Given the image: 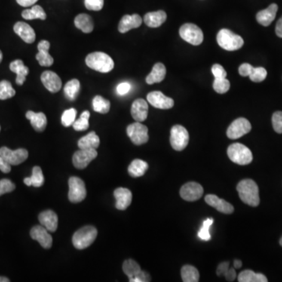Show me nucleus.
I'll list each match as a JSON object with an SVG mask.
<instances>
[{
  "label": "nucleus",
  "instance_id": "1",
  "mask_svg": "<svg viewBox=\"0 0 282 282\" xmlns=\"http://www.w3.org/2000/svg\"><path fill=\"white\" fill-rule=\"evenodd\" d=\"M237 191L239 197L245 204L249 205L252 207L259 206L260 203L259 188L255 181L251 179L240 181L237 186Z\"/></svg>",
  "mask_w": 282,
  "mask_h": 282
},
{
  "label": "nucleus",
  "instance_id": "2",
  "mask_svg": "<svg viewBox=\"0 0 282 282\" xmlns=\"http://www.w3.org/2000/svg\"><path fill=\"white\" fill-rule=\"evenodd\" d=\"M86 64L89 68L102 73L111 72L115 66L111 56L103 52H93L87 55Z\"/></svg>",
  "mask_w": 282,
  "mask_h": 282
},
{
  "label": "nucleus",
  "instance_id": "3",
  "mask_svg": "<svg viewBox=\"0 0 282 282\" xmlns=\"http://www.w3.org/2000/svg\"><path fill=\"white\" fill-rule=\"evenodd\" d=\"M216 40L219 47L228 51L239 50L244 45V40L240 35L227 28H223L218 32Z\"/></svg>",
  "mask_w": 282,
  "mask_h": 282
},
{
  "label": "nucleus",
  "instance_id": "4",
  "mask_svg": "<svg viewBox=\"0 0 282 282\" xmlns=\"http://www.w3.org/2000/svg\"><path fill=\"white\" fill-rule=\"evenodd\" d=\"M97 236V230L93 226H86L74 234L72 243L77 249H84L93 244Z\"/></svg>",
  "mask_w": 282,
  "mask_h": 282
},
{
  "label": "nucleus",
  "instance_id": "5",
  "mask_svg": "<svg viewBox=\"0 0 282 282\" xmlns=\"http://www.w3.org/2000/svg\"><path fill=\"white\" fill-rule=\"evenodd\" d=\"M228 155L233 163L240 166H246L250 164L253 159L252 151L249 148L241 145L235 143L230 145L228 149Z\"/></svg>",
  "mask_w": 282,
  "mask_h": 282
},
{
  "label": "nucleus",
  "instance_id": "6",
  "mask_svg": "<svg viewBox=\"0 0 282 282\" xmlns=\"http://www.w3.org/2000/svg\"><path fill=\"white\" fill-rule=\"evenodd\" d=\"M179 35L185 41L193 46H198L204 39L203 31L194 24L188 23L179 28Z\"/></svg>",
  "mask_w": 282,
  "mask_h": 282
},
{
  "label": "nucleus",
  "instance_id": "7",
  "mask_svg": "<svg viewBox=\"0 0 282 282\" xmlns=\"http://www.w3.org/2000/svg\"><path fill=\"white\" fill-rule=\"evenodd\" d=\"M189 143V133L184 126L176 125L170 132V144L172 148L177 151L185 150Z\"/></svg>",
  "mask_w": 282,
  "mask_h": 282
},
{
  "label": "nucleus",
  "instance_id": "8",
  "mask_svg": "<svg viewBox=\"0 0 282 282\" xmlns=\"http://www.w3.org/2000/svg\"><path fill=\"white\" fill-rule=\"evenodd\" d=\"M69 191L68 198L72 203H81L87 197V189L83 179L76 176H72L68 180Z\"/></svg>",
  "mask_w": 282,
  "mask_h": 282
},
{
  "label": "nucleus",
  "instance_id": "9",
  "mask_svg": "<svg viewBox=\"0 0 282 282\" xmlns=\"http://www.w3.org/2000/svg\"><path fill=\"white\" fill-rule=\"evenodd\" d=\"M126 133L132 142L136 145L146 144L149 139L148 127L145 125L141 124L139 122L128 126L126 129Z\"/></svg>",
  "mask_w": 282,
  "mask_h": 282
},
{
  "label": "nucleus",
  "instance_id": "10",
  "mask_svg": "<svg viewBox=\"0 0 282 282\" xmlns=\"http://www.w3.org/2000/svg\"><path fill=\"white\" fill-rule=\"evenodd\" d=\"M251 130H252V126L249 120L245 118H238L230 125L227 131V135L230 139H238L249 133Z\"/></svg>",
  "mask_w": 282,
  "mask_h": 282
},
{
  "label": "nucleus",
  "instance_id": "11",
  "mask_svg": "<svg viewBox=\"0 0 282 282\" xmlns=\"http://www.w3.org/2000/svg\"><path fill=\"white\" fill-rule=\"evenodd\" d=\"M0 155L10 166H17L28 158V152L24 148L12 151L7 147H3L0 148Z\"/></svg>",
  "mask_w": 282,
  "mask_h": 282
},
{
  "label": "nucleus",
  "instance_id": "12",
  "mask_svg": "<svg viewBox=\"0 0 282 282\" xmlns=\"http://www.w3.org/2000/svg\"><path fill=\"white\" fill-rule=\"evenodd\" d=\"M97 157V151L94 148L80 149L74 154L72 162L76 169H83Z\"/></svg>",
  "mask_w": 282,
  "mask_h": 282
},
{
  "label": "nucleus",
  "instance_id": "13",
  "mask_svg": "<svg viewBox=\"0 0 282 282\" xmlns=\"http://www.w3.org/2000/svg\"><path fill=\"white\" fill-rule=\"evenodd\" d=\"M203 187L196 182H189L181 188L179 194L183 199L188 202H194L199 199L203 195Z\"/></svg>",
  "mask_w": 282,
  "mask_h": 282
},
{
  "label": "nucleus",
  "instance_id": "14",
  "mask_svg": "<svg viewBox=\"0 0 282 282\" xmlns=\"http://www.w3.org/2000/svg\"><path fill=\"white\" fill-rule=\"evenodd\" d=\"M147 99L153 107L158 109H170L174 106V100L160 91L151 92L147 96Z\"/></svg>",
  "mask_w": 282,
  "mask_h": 282
},
{
  "label": "nucleus",
  "instance_id": "15",
  "mask_svg": "<svg viewBox=\"0 0 282 282\" xmlns=\"http://www.w3.org/2000/svg\"><path fill=\"white\" fill-rule=\"evenodd\" d=\"M31 237L39 243L44 249H50L53 244L52 236L44 226H35L30 231Z\"/></svg>",
  "mask_w": 282,
  "mask_h": 282
},
{
  "label": "nucleus",
  "instance_id": "16",
  "mask_svg": "<svg viewBox=\"0 0 282 282\" xmlns=\"http://www.w3.org/2000/svg\"><path fill=\"white\" fill-rule=\"evenodd\" d=\"M41 81L47 90L51 93H57L62 89V79L57 74L52 71H45L42 74Z\"/></svg>",
  "mask_w": 282,
  "mask_h": 282
},
{
  "label": "nucleus",
  "instance_id": "17",
  "mask_svg": "<svg viewBox=\"0 0 282 282\" xmlns=\"http://www.w3.org/2000/svg\"><path fill=\"white\" fill-rule=\"evenodd\" d=\"M205 201L209 206L224 214H231L234 213V209L232 205L215 194H208L205 197Z\"/></svg>",
  "mask_w": 282,
  "mask_h": 282
},
{
  "label": "nucleus",
  "instance_id": "18",
  "mask_svg": "<svg viewBox=\"0 0 282 282\" xmlns=\"http://www.w3.org/2000/svg\"><path fill=\"white\" fill-rule=\"evenodd\" d=\"M50 42L47 40H42L38 43V53L36 55V60L38 64L43 67H50L53 64V56L48 53L50 50Z\"/></svg>",
  "mask_w": 282,
  "mask_h": 282
},
{
  "label": "nucleus",
  "instance_id": "19",
  "mask_svg": "<svg viewBox=\"0 0 282 282\" xmlns=\"http://www.w3.org/2000/svg\"><path fill=\"white\" fill-rule=\"evenodd\" d=\"M13 31L27 44H33L35 42V31L30 25L25 22H17L13 26Z\"/></svg>",
  "mask_w": 282,
  "mask_h": 282
},
{
  "label": "nucleus",
  "instance_id": "20",
  "mask_svg": "<svg viewBox=\"0 0 282 282\" xmlns=\"http://www.w3.org/2000/svg\"><path fill=\"white\" fill-rule=\"evenodd\" d=\"M114 196L116 199L115 207L118 210H125L130 206L133 199V194L131 191L127 188H117L114 191Z\"/></svg>",
  "mask_w": 282,
  "mask_h": 282
},
{
  "label": "nucleus",
  "instance_id": "21",
  "mask_svg": "<svg viewBox=\"0 0 282 282\" xmlns=\"http://www.w3.org/2000/svg\"><path fill=\"white\" fill-rule=\"evenodd\" d=\"M38 220L42 226L50 232H55L57 229L58 225V217L53 211L46 210L40 213L38 216Z\"/></svg>",
  "mask_w": 282,
  "mask_h": 282
},
{
  "label": "nucleus",
  "instance_id": "22",
  "mask_svg": "<svg viewBox=\"0 0 282 282\" xmlns=\"http://www.w3.org/2000/svg\"><path fill=\"white\" fill-rule=\"evenodd\" d=\"M142 22H143V20L138 14H133V15L126 14V15L123 16L118 24V32L120 33H126L133 28H139Z\"/></svg>",
  "mask_w": 282,
  "mask_h": 282
},
{
  "label": "nucleus",
  "instance_id": "23",
  "mask_svg": "<svg viewBox=\"0 0 282 282\" xmlns=\"http://www.w3.org/2000/svg\"><path fill=\"white\" fill-rule=\"evenodd\" d=\"M131 115L135 121L142 123L148 118V105L144 99L134 100L131 107Z\"/></svg>",
  "mask_w": 282,
  "mask_h": 282
},
{
  "label": "nucleus",
  "instance_id": "24",
  "mask_svg": "<svg viewBox=\"0 0 282 282\" xmlns=\"http://www.w3.org/2000/svg\"><path fill=\"white\" fill-rule=\"evenodd\" d=\"M278 7L277 4H272L265 10H260L256 14L258 23L264 27L269 26L276 17Z\"/></svg>",
  "mask_w": 282,
  "mask_h": 282
},
{
  "label": "nucleus",
  "instance_id": "25",
  "mask_svg": "<svg viewBox=\"0 0 282 282\" xmlns=\"http://www.w3.org/2000/svg\"><path fill=\"white\" fill-rule=\"evenodd\" d=\"M26 118L30 121L34 130L37 132H44L47 125V118L43 112L35 113L32 111H27Z\"/></svg>",
  "mask_w": 282,
  "mask_h": 282
},
{
  "label": "nucleus",
  "instance_id": "26",
  "mask_svg": "<svg viewBox=\"0 0 282 282\" xmlns=\"http://www.w3.org/2000/svg\"><path fill=\"white\" fill-rule=\"evenodd\" d=\"M167 18V14L163 10L158 11L150 12L146 13L144 17V22L146 24L147 26L150 28H158L161 26Z\"/></svg>",
  "mask_w": 282,
  "mask_h": 282
},
{
  "label": "nucleus",
  "instance_id": "27",
  "mask_svg": "<svg viewBox=\"0 0 282 282\" xmlns=\"http://www.w3.org/2000/svg\"><path fill=\"white\" fill-rule=\"evenodd\" d=\"M10 69L17 75L16 83L18 86H22L26 80L27 75L29 73L28 67L25 66L22 60H15L10 63Z\"/></svg>",
  "mask_w": 282,
  "mask_h": 282
},
{
  "label": "nucleus",
  "instance_id": "28",
  "mask_svg": "<svg viewBox=\"0 0 282 282\" xmlns=\"http://www.w3.org/2000/svg\"><path fill=\"white\" fill-rule=\"evenodd\" d=\"M75 27L84 33H90L94 28L93 19L87 13H80L74 21Z\"/></svg>",
  "mask_w": 282,
  "mask_h": 282
},
{
  "label": "nucleus",
  "instance_id": "29",
  "mask_svg": "<svg viewBox=\"0 0 282 282\" xmlns=\"http://www.w3.org/2000/svg\"><path fill=\"white\" fill-rule=\"evenodd\" d=\"M166 75V68L162 63H157L153 67L151 73L147 76L146 83L148 85L159 83L164 80Z\"/></svg>",
  "mask_w": 282,
  "mask_h": 282
},
{
  "label": "nucleus",
  "instance_id": "30",
  "mask_svg": "<svg viewBox=\"0 0 282 282\" xmlns=\"http://www.w3.org/2000/svg\"><path fill=\"white\" fill-rule=\"evenodd\" d=\"M100 138L96 133L90 132L78 140V146L80 149H88V148L96 149L100 146Z\"/></svg>",
  "mask_w": 282,
  "mask_h": 282
},
{
  "label": "nucleus",
  "instance_id": "31",
  "mask_svg": "<svg viewBox=\"0 0 282 282\" xmlns=\"http://www.w3.org/2000/svg\"><path fill=\"white\" fill-rule=\"evenodd\" d=\"M148 169V164L146 162L140 159H135L129 166V174L133 178L140 177L145 175Z\"/></svg>",
  "mask_w": 282,
  "mask_h": 282
},
{
  "label": "nucleus",
  "instance_id": "32",
  "mask_svg": "<svg viewBox=\"0 0 282 282\" xmlns=\"http://www.w3.org/2000/svg\"><path fill=\"white\" fill-rule=\"evenodd\" d=\"M24 183L27 186H34L35 188H39L42 185H44V176L41 168L39 166H35L32 169V176L25 178Z\"/></svg>",
  "mask_w": 282,
  "mask_h": 282
},
{
  "label": "nucleus",
  "instance_id": "33",
  "mask_svg": "<svg viewBox=\"0 0 282 282\" xmlns=\"http://www.w3.org/2000/svg\"><path fill=\"white\" fill-rule=\"evenodd\" d=\"M239 282H267V277L260 273H255L251 270L241 271L237 277Z\"/></svg>",
  "mask_w": 282,
  "mask_h": 282
},
{
  "label": "nucleus",
  "instance_id": "34",
  "mask_svg": "<svg viewBox=\"0 0 282 282\" xmlns=\"http://www.w3.org/2000/svg\"><path fill=\"white\" fill-rule=\"evenodd\" d=\"M80 91V83L76 78L70 80L66 83L64 88L65 96L70 102H74L78 96Z\"/></svg>",
  "mask_w": 282,
  "mask_h": 282
},
{
  "label": "nucleus",
  "instance_id": "35",
  "mask_svg": "<svg viewBox=\"0 0 282 282\" xmlns=\"http://www.w3.org/2000/svg\"><path fill=\"white\" fill-rule=\"evenodd\" d=\"M123 269L126 275L130 279V282H133V280L141 272L140 267H139V264L133 259H127V260L125 261L123 263Z\"/></svg>",
  "mask_w": 282,
  "mask_h": 282
},
{
  "label": "nucleus",
  "instance_id": "36",
  "mask_svg": "<svg viewBox=\"0 0 282 282\" xmlns=\"http://www.w3.org/2000/svg\"><path fill=\"white\" fill-rule=\"evenodd\" d=\"M22 16L25 20H34V19L46 20L47 19L46 12L38 5L33 6L31 9L24 10Z\"/></svg>",
  "mask_w": 282,
  "mask_h": 282
},
{
  "label": "nucleus",
  "instance_id": "37",
  "mask_svg": "<svg viewBox=\"0 0 282 282\" xmlns=\"http://www.w3.org/2000/svg\"><path fill=\"white\" fill-rule=\"evenodd\" d=\"M181 277L183 281L197 282L199 280L200 274L195 267L191 265H185L181 269Z\"/></svg>",
  "mask_w": 282,
  "mask_h": 282
},
{
  "label": "nucleus",
  "instance_id": "38",
  "mask_svg": "<svg viewBox=\"0 0 282 282\" xmlns=\"http://www.w3.org/2000/svg\"><path fill=\"white\" fill-rule=\"evenodd\" d=\"M93 108L96 112L100 114H106L110 111L111 103L109 100H107L102 96H96L93 98Z\"/></svg>",
  "mask_w": 282,
  "mask_h": 282
},
{
  "label": "nucleus",
  "instance_id": "39",
  "mask_svg": "<svg viewBox=\"0 0 282 282\" xmlns=\"http://www.w3.org/2000/svg\"><path fill=\"white\" fill-rule=\"evenodd\" d=\"M16 91L7 80L0 82V100H4L15 96Z\"/></svg>",
  "mask_w": 282,
  "mask_h": 282
},
{
  "label": "nucleus",
  "instance_id": "40",
  "mask_svg": "<svg viewBox=\"0 0 282 282\" xmlns=\"http://www.w3.org/2000/svg\"><path fill=\"white\" fill-rule=\"evenodd\" d=\"M90 113L88 111H84L80 115V118L78 120H75L73 123L74 130L76 131H85L89 128V118H90Z\"/></svg>",
  "mask_w": 282,
  "mask_h": 282
},
{
  "label": "nucleus",
  "instance_id": "41",
  "mask_svg": "<svg viewBox=\"0 0 282 282\" xmlns=\"http://www.w3.org/2000/svg\"><path fill=\"white\" fill-rule=\"evenodd\" d=\"M77 111L75 108L65 110L62 114V123L65 127H69L75 123Z\"/></svg>",
  "mask_w": 282,
  "mask_h": 282
},
{
  "label": "nucleus",
  "instance_id": "42",
  "mask_svg": "<svg viewBox=\"0 0 282 282\" xmlns=\"http://www.w3.org/2000/svg\"><path fill=\"white\" fill-rule=\"evenodd\" d=\"M213 87L216 93L223 94V93H227L230 90L231 83H230L229 80L226 78H215Z\"/></svg>",
  "mask_w": 282,
  "mask_h": 282
},
{
  "label": "nucleus",
  "instance_id": "43",
  "mask_svg": "<svg viewBox=\"0 0 282 282\" xmlns=\"http://www.w3.org/2000/svg\"><path fill=\"white\" fill-rule=\"evenodd\" d=\"M267 75V70L263 67H258V68H253L249 77L251 81L254 83H261L266 79Z\"/></svg>",
  "mask_w": 282,
  "mask_h": 282
},
{
  "label": "nucleus",
  "instance_id": "44",
  "mask_svg": "<svg viewBox=\"0 0 282 282\" xmlns=\"http://www.w3.org/2000/svg\"><path fill=\"white\" fill-rule=\"evenodd\" d=\"M213 218H208L207 219L204 221L203 223V227H202L200 231H198V237L203 240V241H209L211 239L210 233H209V228H210L211 225L213 224Z\"/></svg>",
  "mask_w": 282,
  "mask_h": 282
},
{
  "label": "nucleus",
  "instance_id": "45",
  "mask_svg": "<svg viewBox=\"0 0 282 282\" xmlns=\"http://www.w3.org/2000/svg\"><path fill=\"white\" fill-rule=\"evenodd\" d=\"M15 185L8 179H2L0 180V196L7 193L12 192L15 189Z\"/></svg>",
  "mask_w": 282,
  "mask_h": 282
},
{
  "label": "nucleus",
  "instance_id": "46",
  "mask_svg": "<svg viewBox=\"0 0 282 282\" xmlns=\"http://www.w3.org/2000/svg\"><path fill=\"white\" fill-rule=\"evenodd\" d=\"M104 0H85V7L87 10L99 11L102 10L104 7Z\"/></svg>",
  "mask_w": 282,
  "mask_h": 282
},
{
  "label": "nucleus",
  "instance_id": "47",
  "mask_svg": "<svg viewBox=\"0 0 282 282\" xmlns=\"http://www.w3.org/2000/svg\"><path fill=\"white\" fill-rule=\"evenodd\" d=\"M272 124L274 131L282 133V111H276L272 116Z\"/></svg>",
  "mask_w": 282,
  "mask_h": 282
},
{
  "label": "nucleus",
  "instance_id": "48",
  "mask_svg": "<svg viewBox=\"0 0 282 282\" xmlns=\"http://www.w3.org/2000/svg\"><path fill=\"white\" fill-rule=\"evenodd\" d=\"M212 72L214 75L215 78H224L227 77V72L222 65L219 64H215L212 67Z\"/></svg>",
  "mask_w": 282,
  "mask_h": 282
},
{
  "label": "nucleus",
  "instance_id": "49",
  "mask_svg": "<svg viewBox=\"0 0 282 282\" xmlns=\"http://www.w3.org/2000/svg\"><path fill=\"white\" fill-rule=\"evenodd\" d=\"M131 87V85L129 83H126V82L120 83L118 87H117V93L120 96H124V95L127 94L130 91Z\"/></svg>",
  "mask_w": 282,
  "mask_h": 282
},
{
  "label": "nucleus",
  "instance_id": "50",
  "mask_svg": "<svg viewBox=\"0 0 282 282\" xmlns=\"http://www.w3.org/2000/svg\"><path fill=\"white\" fill-rule=\"evenodd\" d=\"M253 68L254 67L252 66L250 64H243L241 66L239 67V74L243 77L249 76V75H250L251 72H252Z\"/></svg>",
  "mask_w": 282,
  "mask_h": 282
},
{
  "label": "nucleus",
  "instance_id": "51",
  "mask_svg": "<svg viewBox=\"0 0 282 282\" xmlns=\"http://www.w3.org/2000/svg\"><path fill=\"white\" fill-rule=\"evenodd\" d=\"M229 268V262H224L219 264V265L218 266L217 271H216L217 275L219 276V277L225 276L226 273L228 272Z\"/></svg>",
  "mask_w": 282,
  "mask_h": 282
},
{
  "label": "nucleus",
  "instance_id": "52",
  "mask_svg": "<svg viewBox=\"0 0 282 282\" xmlns=\"http://www.w3.org/2000/svg\"><path fill=\"white\" fill-rule=\"evenodd\" d=\"M151 276L149 275L148 273L145 272V271H141L139 275L133 280V282H148L151 281Z\"/></svg>",
  "mask_w": 282,
  "mask_h": 282
},
{
  "label": "nucleus",
  "instance_id": "53",
  "mask_svg": "<svg viewBox=\"0 0 282 282\" xmlns=\"http://www.w3.org/2000/svg\"><path fill=\"white\" fill-rule=\"evenodd\" d=\"M0 170L4 173H10L11 170V166L9 165L0 155Z\"/></svg>",
  "mask_w": 282,
  "mask_h": 282
},
{
  "label": "nucleus",
  "instance_id": "54",
  "mask_svg": "<svg viewBox=\"0 0 282 282\" xmlns=\"http://www.w3.org/2000/svg\"><path fill=\"white\" fill-rule=\"evenodd\" d=\"M236 276H237V274H236V271L234 268H229V270H228V272L226 273L224 277H226V279H227V280H228V281H233V280H234V279L236 278Z\"/></svg>",
  "mask_w": 282,
  "mask_h": 282
},
{
  "label": "nucleus",
  "instance_id": "55",
  "mask_svg": "<svg viewBox=\"0 0 282 282\" xmlns=\"http://www.w3.org/2000/svg\"><path fill=\"white\" fill-rule=\"evenodd\" d=\"M38 0H17V4L24 7H31L34 5Z\"/></svg>",
  "mask_w": 282,
  "mask_h": 282
},
{
  "label": "nucleus",
  "instance_id": "56",
  "mask_svg": "<svg viewBox=\"0 0 282 282\" xmlns=\"http://www.w3.org/2000/svg\"><path fill=\"white\" fill-rule=\"evenodd\" d=\"M275 32L277 36L282 38V17L279 19L277 25H276Z\"/></svg>",
  "mask_w": 282,
  "mask_h": 282
},
{
  "label": "nucleus",
  "instance_id": "57",
  "mask_svg": "<svg viewBox=\"0 0 282 282\" xmlns=\"http://www.w3.org/2000/svg\"><path fill=\"white\" fill-rule=\"evenodd\" d=\"M241 266H243V263H241V260H239V259H235V260H234V267L235 269L241 268Z\"/></svg>",
  "mask_w": 282,
  "mask_h": 282
},
{
  "label": "nucleus",
  "instance_id": "58",
  "mask_svg": "<svg viewBox=\"0 0 282 282\" xmlns=\"http://www.w3.org/2000/svg\"><path fill=\"white\" fill-rule=\"evenodd\" d=\"M10 281V280H9L7 277H0V282H9Z\"/></svg>",
  "mask_w": 282,
  "mask_h": 282
},
{
  "label": "nucleus",
  "instance_id": "59",
  "mask_svg": "<svg viewBox=\"0 0 282 282\" xmlns=\"http://www.w3.org/2000/svg\"><path fill=\"white\" fill-rule=\"evenodd\" d=\"M2 61H3V53H2V51L0 50V63L2 62Z\"/></svg>",
  "mask_w": 282,
  "mask_h": 282
},
{
  "label": "nucleus",
  "instance_id": "60",
  "mask_svg": "<svg viewBox=\"0 0 282 282\" xmlns=\"http://www.w3.org/2000/svg\"><path fill=\"white\" fill-rule=\"evenodd\" d=\"M280 246H282V237L280 239Z\"/></svg>",
  "mask_w": 282,
  "mask_h": 282
},
{
  "label": "nucleus",
  "instance_id": "61",
  "mask_svg": "<svg viewBox=\"0 0 282 282\" xmlns=\"http://www.w3.org/2000/svg\"><path fill=\"white\" fill-rule=\"evenodd\" d=\"M0 130H1V127H0Z\"/></svg>",
  "mask_w": 282,
  "mask_h": 282
}]
</instances>
